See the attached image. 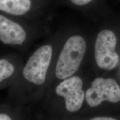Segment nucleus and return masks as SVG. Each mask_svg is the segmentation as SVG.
Here are the masks:
<instances>
[{
  "label": "nucleus",
  "mask_w": 120,
  "mask_h": 120,
  "mask_svg": "<svg viewBox=\"0 0 120 120\" xmlns=\"http://www.w3.org/2000/svg\"><path fill=\"white\" fill-rule=\"evenodd\" d=\"M26 37L21 26L4 16H0V40L5 44L21 45Z\"/></svg>",
  "instance_id": "6"
},
{
  "label": "nucleus",
  "mask_w": 120,
  "mask_h": 120,
  "mask_svg": "<svg viewBox=\"0 0 120 120\" xmlns=\"http://www.w3.org/2000/svg\"><path fill=\"white\" fill-rule=\"evenodd\" d=\"M117 38L115 33L103 30L97 35L94 45V58L97 66L102 70H113L119 62V56L115 51Z\"/></svg>",
  "instance_id": "2"
},
{
  "label": "nucleus",
  "mask_w": 120,
  "mask_h": 120,
  "mask_svg": "<svg viewBox=\"0 0 120 120\" xmlns=\"http://www.w3.org/2000/svg\"><path fill=\"white\" fill-rule=\"evenodd\" d=\"M92 0H71L73 4L77 6H84L89 4Z\"/></svg>",
  "instance_id": "9"
},
{
  "label": "nucleus",
  "mask_w": 120,
  "mask_h": 120,
  "mask_svg": "<svg viewBox=\"0 0 120 120\" xmlns=\"http://www.w3.org/2000/svg\"><path fill=\"white\" fill-rule=\"evenodd\" d=\"M30 0H0V10L8 14L21 16L31 8Z\"/></svg>",
  "instance_id": "7"
},
{
  "label": "nucleus",
  "mask_w": 120,
  "mask_h": 120,
  "mask_svg": "<svg viewBox=\"0 0 120 120\" xmlns=\"http://www.w3.org/2000/svg\"><path fill=\"white\" fill-rule=\"evenodd\" d=\"M14 67L11 63L4 59L0 60V81L7 79L13 74Z\"/></svg>",
  "instance_id": "8"
},
{
  "label": "nucleus",
  "mask_w": 120,
  "mask_h": 120,
  "mask_svg": "<svg viewBox=\"0 0 120 120\" xmlns=\"http://www.w3.org/2000/svg\"><path fill=\"white\" fill-rule=\"evenodd\" d=\"M82 87L83 81L78 76L64 79L57 86L56 94L65 100V107L68 111L77 112L82 107L86 97Z\"/></svg>",
  "instance_id": "5"
},
{
  "label": "nucleus",
  "mask_w": 120,
  "mask_h": 120,
  "mask_svg": "<svg viewBox=\"0 0 120 120\" xmlns=\"http://www.w3.org/2000/svg\"><path fill=\"white\" fill-rule=\"evenodd\" d=\"M85 100L91 107H97L103 101L118 103L120 101V87L113 79L97 77L87 91Z\"/></svg>",
  "instance_id": "3"
},
{
  "label": "nucleus",
  "mask_w": 120,
  "mask_h": 120,
  "mask_svg": "<svg viewBox=\"0 0 120 120\" xmlns=\"http://www.w3.org/2000/svg\"><path fill=\"white\" fill-rule=\"evenodd\" d=\"M92 120H115L116 119L109 117H96L91 119Z\"/></svg>",
  "instance_id": "10"
},
{
  "label": "nucleus",
  "mask_w": 120,
  "mask_h": 120,
  "mask_svg": "<svg viewBox=\"0 0 120 120\" xmlns=\"http://www.w3.org/2000/svg\"><path fill=\"white\" fill-rule=\"evenodd\" d=\"M52 54V49L49 45H44L38 48L30 57L24 67V78L34 85H40L44 83Z\"/></svg>",
  "instance_id": "4"
},
{
  "label": "nucleus",
  "mask_w": 120,
  "mask_h": 120,
  "mask_svg": "<svg viewBox=\"0 0 120 120\" xmlns=\"http://www.w3.org/2000/svg\"><path fill=\"white\" fill-rule=\"evenodd\" d=\"M86 43L83 37L75 35L64 43L57 62L55 74L57 78L64 79L77 71L85 56Z\"/></svg>",
  "instance_id": "1"
},
{
  "label": "nucleus",
  "mask_w": 120,
  "mask_h": 120,
  "mask_svg": "<svg viewBox=\"0 0 120 120\" xmlns=\"http://www.w3.org/2000/svg\"><path fill=\"white\" fill-rule=\"evenodd\" d=\"M0 120H10L11 118L6 114L1 113L0 115Z\"/></svg>",
  "instance_id": "11"
}]
</instances>
